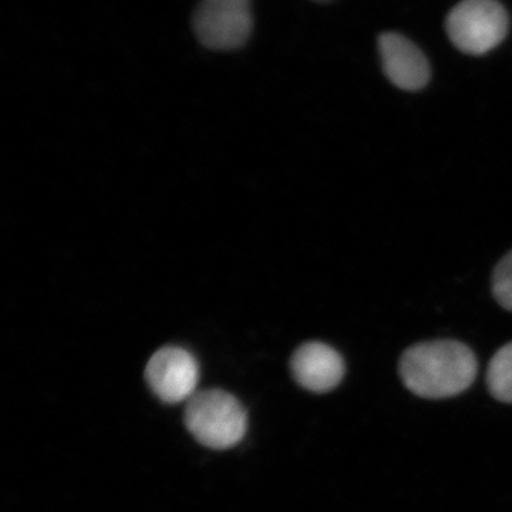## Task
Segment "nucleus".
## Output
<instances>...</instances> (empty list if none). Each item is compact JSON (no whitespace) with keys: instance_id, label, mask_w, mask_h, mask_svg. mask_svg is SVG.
<instances>
[{"instance_id":"nucleus-7","label":"nucleus","mask_w":512,"mask_h":512,"mask_svg":"<svg viewBox=\"0 0 512 512\" xmlns=\"http://www.w3.org/2000/svg\"><path fill=\"white\" fill-rule=\"evenodd\" d=\"M291 369L296 382L315 393L335 389L345 375V363L335 349L309 342L293 353Z\"/></svg>"},{"instance_id":"nucleus-3","label":"nucleus","mask_w":512,"mask_h":512,"mask_svg":"<svg viewBox=\"0 0 512 512\" xmlns=\"http://www.w3.org/2000/svg\"><path fill=\"white\" fill-rule=\"evenodd\" d=\"M510 16L498 0H461L446 20L447 35L460 52L481 56L507 36Z\"/></svg>"},{"instance_id":"nucleus-9","label":"nucleus","mask_w":512,"mask_h":512,"mask_svg":"<svg viewBox=\"0 0 512 512\" xmlns=\"http://www.w3.org/2000/svg\"><path fill=\"white\" fill-rule=\"evenodd\" d=\"M493 295L507 311H512V251L498 262L493 274Z\"/></svg>"},{"instance_id":"nucleus-1","label":"nucleus","mask_w":512,"mask_h":512,"mask_svg":"<svg viewBox=\"0 0 512 512\" xmlns=\"http://www.w3.org/2000/svg\"><path fill=\"white\" fill-rule=\"evenodd\" d=\"M400 375L407 389L427 399L456 396L477 375L473 350L456 340L417 343L403 353Z\"/></svg>"},{"instance_id":"nucleus-2","label":"nucleus","mask_w":512,"mask_h":512,"mask_svg":"<svg viewBox=\"0 0 512 512\" xmlns=\"http://www.w3.org/2000/svg\"><path fill=\"white\" fill-rule=\"evenodd\" d=\"M184 421L198 443L214 450L237 446L248 430L244 406L224 390L195 393L185 403Z\"/></svg>"},{"instance_id":"nucleus-10","label":"nucleus","mask_w":512,"mask_h":512,"mask_svg":"<svg viewBox=\"0 0 512 512\" xmlns=\"http://www.w3.org/2000/svg\"><path fill=\"white\" fill-rule=\"evenodd\" d=\"M316 2H328V0H316Z\"/></svg>"},{"instance_id":"nucleus-5","label":"nucleus","mask_w":512,"mask_h":512,"mask_svg":"<svg viewBox=\"0 0 512 512\" xmlns=\"http://www.w3.org/2000/svg\"><path fill=\"white\" fill-rule=\"evenodd\" d=\"M146 380L163 402L187 403L197 393L200 366L188 350L167 346L157 350L148 360Z\"/></svg>"},{"instance_id":"nucleus-8","label":"nucleus","mask_w":512,"mask_h":512,"mask_svg":"<svg viewBox=\"0 0 512 512\" xmlns=\"http://www.w3.org/2000/svg\"><path fill=\"white\" fill-rule=\"evenodd\" d=\"M487 384L495 399L512 403V342L498 350L491 359Z\"/></svg>"},{"instance_id":"nucleus-6","label":"nucleus","mask_w":512,"mask_h":512,"mask_svg":"<svg viewBox=\"0 0 512 512\" xmlns=\"http://www.w3.org/2000/svg\"><path fill=\"white\" fill-rule=\"evenodd\" d=\"M379 53L387 79L406 92L423 89L430 80V64L419 47L400 33L379 37Z\"/></svg>"},{"instance_id":"nucleus-4","label":"nucleus","mask_w":512,"mask_h":512,"mask_svg":"<svg viewBox=\"0 0 512 512\" xmlns=\"http://www.w3.org/2000/svg\"><path fill=\"white\" fill-rule=\"evenodd\" d=\"M192 26L208 49H239L248 42L254 28L251 0H201Z\"/></svg>"}]
</instances>
